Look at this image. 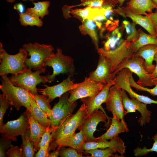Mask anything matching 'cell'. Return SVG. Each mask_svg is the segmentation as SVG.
Segmentation results:
<instances>
[{"mask_svg": "<svg viewBox=\"0 0 157 157\" xmlns=\"http://www.w3.org/2000/svg\"><path fill=\"white\" fill-rule=\"evenodd\" d=\"M107 117L102 111L96 110L86 117L78 127L85 137V142L95 141L96 138L94 136L98 124L100 122L106 123Z\"/></svg>", "mask_w": 157, "mask_h": 157, "instance_id": "13", "label": "cell"}, {"mask_svg": "<svg viewBox=\"0 0 157 157\" xmlns=\"http://www.w3.org/2000/svg\"><path fill=\"white\" fill-rule=\"evenodd\" d=\"M124 8L126 10L134 14L147 15L148 13H153L152 10L156 8L151 0H130Z\"/></svg>", "mask_w": 157, "mask_h": 157, "instance_id": "21", "label": "cell"}, {"mask_svg": "<svg viewBox=\"0 0 157 157\" xmlns=\"http://www.w3.org/2000/svg\"><path fill=\"white\" fill-rule=\"evenodd\" d=\"M13 8L18 10L20 14L24 13V5L21 3L15 4L13 6Z\"/></svg>", "mask_w": 157, "mask_h": 157, "instance_id": "48", "label": "cell"}, {"mask_svg": "<svg viewBox=\"0 0 157 157\" xmlns=\"http://www.w3.org/2000/svg\"><path fill=\"white\" fill-rule=\"evenodd\" d=\"M11 106L5 96L2 94L0 95V126L3 125V118L7 108Z\"/></svg>", "mask_w": 157, "mask_h": 157, "instance_id": "43", "label": "cell"}, {"mask_svg": "<svg viewBox=\"0 0 157 157\" xmlns=\"http://www.w3.org/2000/svg\"><path fill=\"white\" fill-rule=\"evenodd\" d=\"M11 140L7 138L2 137L0 140V157L6 156L8 150L13 145Z\"/></svg>", "mask_w": 157, "mask_h": 157, "instance_id": "44", "label": "cell"}, {"mask_svg": "<svg viewBox=\"0 0 157 157\" xmlns=\"http://www.w3.org/2000/svg\"><path fill=\"white\" fill-rule=\"evenodd\" d=\"M29 111L31 115L42 126L46 128L51 126V120L38 106L32 95L31 108Z\"/></svg>", "mask_w": 157, "mask_h": 157, "instance_id": "29", "label": "cell"}, {"mask_svg": "<svg viewBox=\"0 0 157 157\" xmlns=\"http://www.w3.org/2000/svg\"><path fill=\"white\" fill-rule=\"evenodd\" d=\"M69 93L67 92L59 97L58 101L52 109V117L50 120L51 126L53 130L65 118L72 114L76 106V101L71 103L69 101Z\"/></svg>", "mask_w": 157, "mask_h": 157, "instance_id": "9", "label": "cell"}, {"mask_svg": "<svg viewBox=\"0 0 157 157\" xmlns=\"http://www.w3.org/2000/svg\"><path fill=\"white\" fill-rule=\"evenodd\" d=\"M154 61L156 62V65L155 66V68L152 73L151 74V76L153 79L157 78V52L156 53L154 59Z\"/></svg>", "mask_w": 157, "mask_h": 157, "instance_id": "49", "label": "cell"}, {"mask_svg": "<svg viewBox=\"0 0 157 157\" xmlns=\"http://www.w3.org/2000/svg\"><path fill=\"white\" fill-rule=\"evenodd\" d=\"M50 151L49 147H42L40 148L35 155L36 157H47Z\"/></svg>", "mask_w": 157, "mask_h": 157, "instance_id": "46", "label": "cell"}, {"mask_svg": "<svg viewBox=\"0 0 157 157\" xmlns=\"http://www.w3.org/2000/svg\"><path fill=\"white\" fill-rule=\"evenodd\" d=\"M121 94L124 107L126 110V114L137 110L141 114V116L138 121L140 125L143 126L146 124L148 123L151 119V112L147 109V104L134 98L129 99L124 90L122 89Z\"/></svg>", "mask_w": 157, "mask_h": 157, "instance_id": "14", "label": "cell"}, {"mask_svg": "<svg viewBox=\"0 0 157 157\" xmlns=\"http://www.w3.org/2000/svg\"><path fill=\"white\" fill-rule=\"evenodd\" d=\"M84 0H81V2H82V1H83Z\"/></svg>", "mask_w": 157, "mask_h": 157, "instance_id": "56", "label": "cell"}, {"mask_svg": "<svg viewBox=\"0 0 157 157\" xmlns=\"http://www.w3.org/2000/svg\"><path fill=\"white\" fill-rule=\"evenodd\" d=\"M59 156L61 157H82L83 155L80 154L75 149L69 147L65 148L64 146L60 147Z\"/></svg>", "mask_w": 157, "mask_h": 157, "instance_id": "40", "label": "cell"}, {"mask_svg": "<svg viewBox=\"0 0 157 157\" xmlns=\"http://www.w3.org/2000/svg\"><path fill=\"white\" fill-rule=\"evenodd\" d=\"M22 144L21 147L23 157L35 156V149L33 142L30 137V128L21 135Z\"/></svg>", "mask_w": 157, "mask_h": 157, "instance_id": "31", "label": "cell"}, {"mask_svg": "<svg viewBox=\"0 0 157 157\" xmlns=\"http://www.w3.org/2000/svg\"><path fill=\"white\" fill-rule=\"evenodd\" d=\"M92 7L86 6L83 8L70 9L69 14H72L75 17L78 19L82 23L88 19Z\"/></svg>", "mask_w": 157, "mask_h": 157, "instance_id": "37", "label": "cell"}, {"mask_svg": "<svg viewBox=\"0 0 157 157\" xmlns=\"http://www.w3.org/2000/svg\"><path fill=\"white\" fill-rule=\"evenodd\" d=\"M113 85V81L105 84L101 90L94 96L81 99V101L86 107V117L90 115L94 111L101 108V105L106 102L109 95L110 88Z\"/></svg>", "mask_w": 157, "mask_h": 157, "instance_id": "17", "label": "cell"}, {"mask_svg": "<svg viewBox=\"0 0 157 157\" xmlns=\"http://www.w3.org/2000/svg\"><path fill=\"white\" fill-rule=\"evenodd\" d=\"M19 20L22 26H35L41 27L43 25V22L41 19L34 14L25 12L21 14L19 13Z\"/></svg>", "mask_w": 157, "mask_h": 157, "instance_id": "33", "label": "cell"}, {"mask_svg": "<svg viewBox=\"0 0 157 157\" xmlns=\"http://www.w3.org/2000/svg\"><path fill=\"white\" fill-rule=\"evenodd\" d=\"M153 81L155 84V85H157V78L153 79Z\"/></svg>", "mask_w": 157, "mask_h": 157, "instance_id": "52", "label": "cell"}, {"mask_svg": "<svg viewBox=\"0 0 157 157\" xmlns=\"http://www.w3.org/2000/svg\"><path fill=\"white\" fill-rule=\"evenodd\" d=\"M105 84L86 77L83 82L78 83L75 88L68 92L70 94L69 100L72 103L79 99L94 96L101 90Z\"/></svg>", "mask_w": 157, "mask_h": 157, "instance_id": "11", "label": "cell"}, {"mask_svg": "<svg viewBox=\"0 0 157 157\" xmlns=\"http://www.w3.org/2000/svg\"><path fill=\"white\" fill-rule=\"evenodd\" d=\"M122 24L126 31V39L128 42H133L137 40L140 35V29L137 30L135 28L136 24L133 22L131 23L129 21L124 20Z\"/></svg>", "mask_w": 157, "mask_h": 157, "instance_id": "34", "label": "cell"}, {"mask_svg": "<svg viewBox=\"0 0 157 157\" xmlns=\"http://www.w3.org/2000/svg\"><path fill=\"white\" fill-rule=\"evenodd\" d=\"M31 95L38 106L47 115L50 119L52 117V109L50 104L51 101L44 95H41L38 94L35 95Z\"/></svg>", "mask_w": 157, "mask_h": 157, "instance_id": "36", "label": "cell"}, {"mask_svg": "<svg viewBox=\"0 0 157 157\" xmlns=\"http://www.w3.org/2000/svg\"><path fill=\"white\" fill-rule=\"evenodd\" d=\"M1 84L0 89L10 105L19 110L22 106L29 110L31 108V95L25 89L13 85L7 75L1 76Z\"/></svg>", "mask_w": 157, "mask_h": 157, "instance_id": "2", "label": "cell"}, {"mask_svg": "<svg viewBox=\"0 0 157 157\" xmlns=\"http://www.w3.org/2000/svg\"><path fill=\"white\" fill-rule=\"evenodd\" d=\"M105 1V0H85L81 2V3L78 5L72 6H67V8L70 10L71 8L81 6L101 8Z\"/></svg>", "mask_w": 157, "mask_h": 157, "instance_id": "42", "label": "cell"}, {"mask_svg": "<svg viewBox=\"0 0 157 157\" xmlns=\"http://www.w3.org/2000/svg\"><path fill=\"white\" fill-rule=\"evenodd\" d=\"M119 4L120 7L122 6L123 4L124 1L126 0H116Z\"/></svg>", "mask_w": 157, "mask_h": 157, "instance_id": "51", "label": "cell"}, {"mask_svg": "<svg viewBox=\"0 0 157 157\" xmlns=\"http://www.w3.org/2000/svg\"><path fill=\"white\" fill-rule=\"evenodd\" d=\"M109 147L115 149L122 155L125 152L124 143L118 136L114 137L109 141L105 140L99 142H85L83 146V149L85 151L93 149H105Z\"/></svg>", "mask_w": 157, "mask_h": 157, "instance_id": "20", "label": "cell"}, {"mask_svg": "<svg viewBox=\"0 0 157 157\" xmlns=\"http://www.w3.org/2000/svg\"><path fill=\"white\" fill-rule=\"evenodd\" d=\"M85 140L84 136L81 131L75 133L56 142L49 147V150H54L58 147L62 146H68L76 149L78 153L83 155V146Z\"/></svg>", "mask_w": 157, "mask_h": 157, "instance_id": "19", "label": "cell"}, {"mask_svg": "<svg viewBox=\"0 0 157 157\" xmlns=\"http://www.w3.org/2000/svg\"><path fill=\"white\" fill-rule=\"evenodd\" d=\"M132 73L131 72L129 77V83L131 87L135 88L138 90L147 92L153 96H157V85L152 89L141 86L138 85L134 80L132 76Z\"/></svg>", "mask_w": 157, "mask_h": 157, "instance_id": "39", "label": "cell"}, {"mask_svg": "<svg viewBox=\"0 0 157 157\" xmlns=\"http://www.w3.org/2000/svg\"><path fill=\"white\" fill-rule=\"evenodd\" d=\"M121 91L120 88L112 86L105 103L107 109L112 113L113 117L120 120H123L126 114L122 102Z\"/></svg>", "mask_w": 157, "mask_h": 157, "instance_id": "16", "label": "cell"}, {"mask_svg": "<svg viewBox=\"0 0 157 157\" xmlns=\"http://www.w3.org/2000/svg\"><path fill=\"white\" fill-rule=\"evenodd\" d=\"M53 131L51 126L46 128L45 132L41 137L38 146V150L42 147H49L51 140V133Z\"/></svg>", "mask_w": 157, "mask_h": 157, "instance_id": "41", "label": "cell"}, {"mask_svg": "<svg viewBox=\"0 0 157 157\" xmlns=\"http://www.w3.org/2000/svg\"><path fill=\"white\" fill-rule=\"evenodd\" d=\"M60 147H58L55 151L49 153L48 157H56L59 156Z\"/></svg>", "mask_w": 157, "mask_h": 157, "instance_id": "50", "label": "cell"}, {"mask_svg": "<svg viewBox=\"0 0 157 157\" xmlns=\"http://www.w3.org/2000/svg\"><path fill=\"white\" fill-rule=\"evenodd\" d=\"M131 72L127 68L124 69L116 75L113 80V86L124 90L129 94L131 98H135L142 103L146 104H157V100H153L149 97L138 94L131 88L129 83Z\"/></svg>", "mask_w": 157, "mask_h": 157, "instance_id": "12", "label": "cell"}, {"mask_svg": "<svg viewBox=\"0 0 157 157\" xmlns=\"http://www.w3.org/2000/svg\"><path fill=\"white\" fill-rule=\"evenodd\" d=\"M123 26L117 27L109 32L106 37L103 46L97 50L99 55H102L111 62L112 74L120 63L134 53L129 49L131 42L123 37Z\"/></svg>", "mask_w": 157, "mask_h": 157, "instance_id": "1", "label": "cell"}, {"mask_svg": "<svg viewBox=\"0 0 157 157\" xmlns=\"http://www.w3.org/2000/svg\"><path fill=\"white\" fill-rule=\"evenodd\" d=\"M26 0H23V1H26ZM29 0L31 1H33L35 0Z\"/></svg>", "mask_w": 157, "mask_h": 157, "instance_id": "55", "label": "cell"}, {"mask_svg": "<svg viewBox=\"0 0 157 157\" xmlns=\"http://www.w3.org/2000/svg\"><path fill=\"white\" fill-rule=\"evenodd\" d=\"M34 7L28 8L25 12L34 14L41 19L43 18L44 16L48 15V8L50 3L49 1L32 2Z\"/></svg>", "mask_w": 157, "mask_h": 157, "instance_id": "32", "label": "cell"}, {"mask_svg": "<svg viewBox=\"0 0 157 157\" xmlns=\"http://www.w3.org/2000/svg\"><path fill=\"white\" fill-rule=\"evenodd\" d=\"M111 123L109 129L103 134L96 138L95 141L110 140L118 136V134L120 133L129 131L128 126L124 119L120 120L115 117L111 118Z\"/></svg>", "mask_w": 157, "mask_h": 157, "instance_id": "23", "label": "cell"}, {"mask_svg": "<svg viewBox=\"0 0 157 157\" xmlns=\"http://www.w3.org/2000/svg\"><path fill=\"white\" fill-rule=\"evenodd\" d=\"M150 44H157V37L147 34L140 28L139 38L136 41L131 42L129 48L131 52L135 53L142 47Z\"/></svg>", "mask_w": 157, "mask_h": 157, "instance_id": "28", "label": "cell"}, {"mask_svg": "<svg viewBox=\"0 0 157 157\" xmlns=\"http://www.w3.org/2000/svg\"><path fill=\"white\" fill-rule=\"evenodd\" d=\"M117 151L115 149L111 147L105 149L95 148L85 150V153L91 154L90 157H123L121 156H123V155L119 156L113 154Z\"/></svg>", "mask_w": 157, "mask_h": 157, "instance_id": "35", "label": "cell"}, {"mask_svg": "<svg viewBox=\"0 0 157 157\" xmlns=\"http://www.w3.org/2000/svg\"><path fill=\"white\" fill-rule=\"evenodd\" d=\"M6 0L8 2L11 3H13L15 1V0Z\"/></svg>", "mask_w": 157, "mask_h": 157, "instance_id": "53", "label": "cell"}, {"mask_svg": "<svg viewBox=\"0 0 157 157\" xmlns=\"http://www.w3.org/2000/svg\"><path fill=\"white\" fill-rule=\"evenodd\" d=\"M96 24L92 20L87 19L79 26V30L82 34L88 35L92 39L96 49L99 48V39Z\"/></svg>", "mask_w": 157, "mask_h": 157, "instance_id": "27", "label": "cell"}, {"mask_svg": "<svg viewBox=\"0 0 157 157\" xmlns=\"http://www.w3.org/2000/svg\"><path fill=\"white\" fill-rule=\"evenodd\" d=\"M156 9V10L154 13H148L147 15L148 16L151 21L154 25L157 35V6Z\"/></svg>", "mask_w": 157, "mask_h": 157, "instance_id": "47", "label": "cell"}, {"mask_svg": "<svg viewBox=\"0 0 157 157\" xmlns=\"http://www.w3.org/2000/svg\"><path fill=\"white\" fill-rule=\"evenodd\" d=\"M6 154L9 157H23L21 148L13 145L7 151Z\"/></svg>", "mask_w": 157, "mask_h": 157, "instance_id": "45", "label": "cell"}, {"mask_svg": "<svg viewBox=\"0 0 157 157\" xmlns=\"http://www.w3.org/2000/svg\"><path fill=\"white\" fill-rule=\"evenodd\" d=\"M111 62L104 56L99 55L96 69L90 72L88 77L92 81L106 84L113 81Z\"/></svg>", "mask_w": 157, "mask_h": 157, "instance_id": "15", "label": "cell"}, {"mask_svg": "<svg viewBox=\"0 0 157 157\" xmlns=\"http://www.w3.org/2000/svg\"><path fill=\"white\" fill-rule=\"evenodd\" d=\"M88 19L93 21L97 28L100 31L101 36L106 30L107 19L101 8L92 7L88 17Z\"/></svg>", "mask_w": 157, "mask_h": 157, "instance_id": "30", "label": "cell"}, {"mask_svg": "<svg viewBox=\"0 0 157 157\" xmlns=\"http://www.w3.org/2000/svg\"><path fill=\"white\" fill-rule=\"evenodd\" d=\"M28 114L30 130V137L33 142L35 151L38 150V146L41 138L44 133L46 128L41 125L31 115L29 111Z\"/></svg>", "mask_w": 157, "mask_h": 157, "instance_id": "26", "label": "cell"}, {"mask_svg": "<svg viewBox=\"0 0 157 157\" xmlns=\"http://www.w3.org/2000/svg\"><path fill=\"white\" fill-rule=\"evenodd\" d=\"M118 2L116 0H105L101 7L103 10L105 17L107 19L106 30L111 31L119 26V21L114 18L113 8Z\"/></svg>", "mask_w": 157, "mask_h": 157, "instance_id": "25", "label": "cell"}, {"mask_svg": "<svg viewBox=\"0 0 157 157\" xmlns=\"http://www.w3.org/2000/svg\"><path fill=\"white\" fill-rule=\"evenodd\" d=\"M154 142L152 147L148 149L145 146L143 148L138 147L134 150V155L136 156H142L147 155L149 152L155 151L157 153V133L152 137Z\"/></svg>", "mask_w": 157, "mask_h": 157, "instance_id": "38", "label": "cell"}, {"mask_svg": "<svg viewBox=\"0 0 157 157\" xmlns=\"http://www.w3.org/2000/svg\"><path fill=\"white\" fill-rule=\"evenodd\" d=\"M22 48L28 52L29 58L26 59L25 64L30 70H37L44 67L45 61L54 53L51 45L40 44L37 42L24 44Z\"/></svg>", "mask_w": 157, "mask_h": 157, "instance_id": "6", "label": "cell"}, {"mask_svg": "<svg viewBox=\"0 0 157 157\" xmlns=\"http://www.w3.org/2000/svg\"><path fill=\"white\" fill-rule=\"evenodd\" d=\"M0 44L1 76L8 74L17 75L28 69L25 62L28 53L25 49L20 48L17 54L10 55L7 53L1 43Z\"/></svg>", "mask_w": 157, "mask_h": 157, "instance_id": "4", "label": "cell"}, {"mask_svg": "<svg viewBox=\"0 0 157 157\" xmlns=\"http://www.w3.org/2000/svg\"><path fill=\"white\" fill-rule=\"evenodd\" d=\"M30 128L28 111L22 114L17 119L8 122L0 126L2 137L16 141L17 136L24 133Z\"/></svg>", "mask_w": 157, "mask_h": 157, "instance_id": "10", "label": "cell"}, {"mask_svg": "<svg viewBox=\"0 0 157 157\" xmlns=\"http://www.w3.org/2000/svg\"><path fill=\"white\" fill-rule=\"evenodd\" d=\"M144 59L134 53L124 59L112 74L114 79L116 74L124 68L129 69L131 72L137 75L139 79L137 83L145 87L155 85L151 74L148 73L144 66Z\"/></svg>", "mask_w": 157, "mask_h": 157, "instance_id": "3", "label": "cell"}, {"mask_svg": "<svg viewBox=\"0 0 157 157\" xmlns=\"http://www.w3.org/2000/svg\"><path fill=\"white\" fill-rule=\"evenodd\" d=\"M157 52V44H150L142 47L134 53L144 58V69L149 74H152L155 68L153 62Z\"/></svg>", "mask_w": 157, "mask_h": 157, "instance_id": "22", "label": "cell"}, {"mask_svg": "<svg viewBox=\"0 0 157 157\" xmlns=\"http://www.w3.org/2000/svg\"><path fill=\"white\" fill-rule=\"evenodd\" d=\"M46 71L45 68L39 69L34 72L28 68L17 75H13L10 77V82L14 85L21 87L28 91L32 95L38 94L36 86L42 83L44 84L48 82L45 76L40 74Z\"/></svg>", "mask_w": 157, "mask_h": 157, "instance_id": "8", "label": "cell"}, {"mask_svg": "<svg viewBox=\"0 0 157 157\" xmlns=\"http://www.w3.org/2000/svg\"><path fill=\"white\" fill-rule=\"evenodd\" d=\"M68 76L60 83L51 86H46L44 89H40L39 92L43 95L47 96L51 101L56 97H59L63 94L75 88L77 83Z\"/></svg>", "mask_w": 157, "mask_h": 157, "instance_id": "18", "label": "cell"}, {"mask_svg": "<svg viewBox=\"0 0 157 157\" xmlns=\"http://www.w3.org/2000/svg\"><path fill=\"white\" fill-rule=\"evenodd\" d=\"M151 1L157 6V0H151Z\"/></svg>", "mask_w": 157, "mask_h": 157, "instance_id": "54", "label": "cell"}, {"mask_svg": "<svg viewBox=\"0 0 157 157\" xmlns=\"http://www.w3.org/2000/svg\"><path fill=\"white\" fill-rule=\"evenodd\" d=\"M86 115V107L83 103L75 114L67 117L57 127L53 130L50 145L58 140L74 133L83 122Z\"/></svg>", "mask_w": 157, "mask_h": 157, "instance_id": "5", "label": "cell"}, {"mask_svg": "<svg viewBox=\"0 0 157 157\" xmlns=\"http://www.w3.org/2000/svg\"><path fill=\"white\" fill-rule=\"evenodd\" d=\"M47 66L51 67L53 69L52 74L45 76L49 83L53 81L56 76L60 74H66L71 77L75 73L73 59L64 55L60 48H58L56 53L46 60L44 67Z\"/></svg>", "mask_w": 157, "mask_h": 157, "instance_id": "7", "label": "cell"}, {"mask_svg": "<svg viewBox=\"0 0 157 157\" xmlns=\"http://www.w3.org/2000/svg\"><path fill=\"white\" fill-rule=\"evenodd\" d=\"M124 10L126 17L130 18L136 24L142 26L150 35L157 37L155 26L148 16L133 14L126 10L124 8Z\"/></svg>", "mask_w": 157, "mask_h": 157, "instance_id": "24", "label": "cell"}]
</instances>
